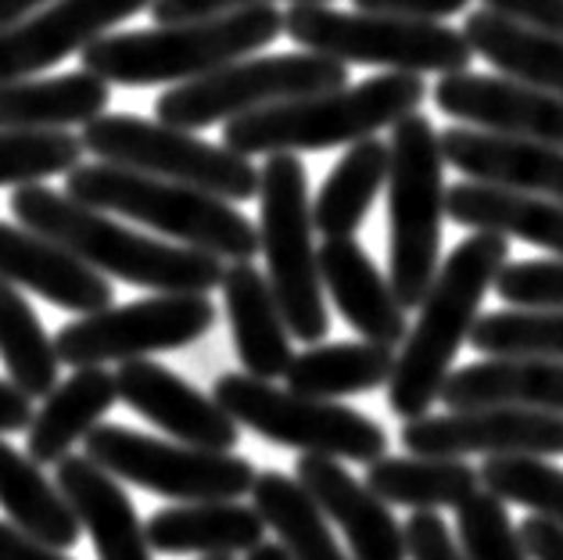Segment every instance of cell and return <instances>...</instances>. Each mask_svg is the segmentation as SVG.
Listing matches in <instances>:
<instances>
[{"mask_svg":"<svg viewBox=\"0 0 563 560\" xmlns=\"http://www.w3.org/2000/svg\"><path fill=\"white\" fill-rule=\"evenodd\" d=\"M223 303L244 374L263 381L284 377L295 360V334L266 273L252 263H230L223 273Z\"/></svg>","mask_w":563,"mask_h":560,"instance_id":"obj_23","label":"cell"},{"mask_svg":"<svg viewBox=\"0 0 563 560\" xmlns=\"http://www.w3.org/2000/svg\"><path fill=\"white\" fill-rule=\"evenodd\" d=\"M506 259H510V238L492 234V230H474L449 252V259H442L388 381V406L395 417L413 420L431 414L434 403H442L456 352L463 341H471L481 303L496 288Z\"/></svg>","mask_w":563,"mask_h":560,"instance_id":"obj_1","label":"cell"},{"mask_svg":"<svg viewBox=\"0 0 563 560\" xmlns=\"http://www.w3.org/2000/svg\"><path fill=\"white\" fill-rule=\"evenodd\" d=\"M201 560H233V557H201Z\"/></svg>","mask_w":563,"mask_h":560,"instance_id":"obj_50","label":"cell"},{"mask_svg":"<svg viewBox=\"0 0 563 560\" xmlns=\"http://www.w3.org/2000/svg\"><path fill=\"white\" fill-rule=\"evenodd\" d=\"M0 560H68V557H62L58 546L33 539L19 525L0 521Z\"/></svg>","mask_w":563,"mask_h":560,"instance_id":"obj_45","label":"cell"},{"mask_svg":"<svg viewBox=\"0 0 563 560\" xmlns=\"http://www.w3.org/2000/svg\"><path fill=\"white\" fill-rule=\"evenodd\" d=\"M388 220H391V288L406 309L428 298L442 266L445 220V152L428 116H406L391 127Z\"/></svg>","mask_w":563,"mask_h":560,"instance_id":"obj_6","label":"cell"},{"mask_svg":"<svg viewBox=\"0 0 563 560\" xmlns=\"http://www.w3.org/2000/svg\"><path fill=\"white\" fill-rule=\"evenodd\" d=\"M112 84L98 73H65L51 79L0 84V130H65L104 116Z\"/></svg>","mask_w":563,"mask_h":560,"instance_id":"obj_28","label":"cell"},{"mask_svg":"<svg viewBox=\"0 0 563 560\" xmlns=\"http://www.w3.org/2000/svg\"><path fill=\"white\" fill-rule=\"evenodd\" d=\"M352 4L360 11H377V15L442 22L449 15H460V11H466L471 0H352Z\"/></svg>","mask_w":563,"mask_h":560,"instance_id":"obj_43","label":"cell"},{"mask_svg":"<svg viewBox=\"0 0 563 560\" xmlns=\"http://www.w3.org/2000/svg\"><path fill=\"white\" fill-rule=\"evenodd\" d=\"M406 553L409 560H471L438 510H413L406 517Z\"/></svg>","mask_w":563,"mask_h":560,"instance_id":"obj_41","label":"cell"},{"mask_svg":"<svg viewBox=\"0 0 563 560\" xmlns=\"http://www.w3.org/2000/svg\"><path fill=\"white\" fill-rule=\"evenodd\" d=\"M445 216L466 230H492V234L503 238H520L563 259V201L556 198L460 180L445 195Z\"/></svg>","mask_w":563,"mask_h":560,"instance_id":"obj_25","label":"cell"},{"mask_svg":"<svg viewBox=\"0 0 563 560\" xmlns=\"http://www.w3.org/2000/svg\"><path fill=\"white\" fill-rule=\"evenodd\" d=\"M284 33V11L273 4L241 8L227 15L158 25L141 33H104L84 51V68L112 87L190 84L230 62L269 47Z\"/></svg>","mask_w":563,"mask_h":560,"instance_id":"obj_4","label":"cell"},{"mask_svg":"<svg viewBox=\"0 0 563 560\" xmlns=\"http://www.w3.org/2000/svg\"><path fill=\"white\" fill-rule=\"evenodd\" d=\"M119 399V381L108 374L104 366H76V374L54 388L44 406L36 409L30 439H25V453H30L40 468L44 463H58L68 457L79 439L101 425V417Z\"/></svg>","mask_w":563,"mask_h":560,"instance_id":"obj_27","label":"cell"},{"mask_svg":"<svg viewBox=\"0 0 563 560\" xmlns=\"http://www.w3.org/2000/svg\"><path fill=\"white\" fill-rule=\"evenodd\" d=\"M363 482L391 507L409 510H456L481 488V471L452 457H380L366 463Z\"/></svg>","mask_w":563,"mask_h":560,"instance_id":"obj_31","label":"cell"},{"mask_svg":"<svg viewBox=\"0 0 563 560\" xmlns=\"http://www.w3.org/2000/svg\"><path fill=\"white\" fill-rule=\"evenodd\" d=\"M442 152L449 166H456L466 180L563 201V147L556 144L477 127H452L442 133Z\"/></svg>","mask_w":563,"mask_h":560,"instance_id":"obj_20","label":"cell"},{"mask_svg":"<svg viewBox=\"0 0 563 560\" xmlns=\"http://www.w3.org/2000/svg\"><path fill=\"white\" fill-rule=\"evenodd\" d=\"M0 507L11 525L58 550H68L84 536V525L58 482H51L30 453H19L4 439H0Z\"/></svg>","mask_w":563,"mask_h":560,"instance_id":"obj_30","label":"cell"},{"mask_svg":"<svg viewBox=\"0 0 563 560\" xmlns=\"http://www.w3.org/2000/svg\"><path fill=\"white\" fill-rule=\"evenodd\" d=\"M252 503L266 525L277 531L291 560H352L331 536V517L298 477L284 471H263L252 485Z\"/></svg>","mask_w":563,"mask_h":560,"instance_id":"obj_34","label":"cell"},{"mask_svg":"<svg viewBox=\"0 0 563 560\" xmlns=\"http://www.w3.org/2000/svg\"><path fill=\"white\" fill-rule=\"evenodd\" d=\"M442 403L449 409L520 406L563 414V360L545 356H492L452 371Z\"/></svg>","mask_w":563,"mask_h":560,"instance_id":"obj_24","label":"cell"},{"mask_svg":"<svg viewBox=\"0 0 563 560\" xmlns=\"http://www.w3.org/2000/svg\"><path fill=\"white\" fill-rule=\"evenodd\" d=\"M395 349L377 341H334L298 352L287 366V388L312 399H349V395L377 392L395 374Z\"/></svg>","mask_w":563,"mask_h":560,"instance_id":"obj_32","label":"cell"},{"mask_svg":"<svg viewBox=\"0 0 563 560\" xmlns=\"http://www.w3.org/2000/svg\"><path fill=\"white\" fill-rule=\"evenodd\" d=\"M216 327L209 295L155 292L141 303L108 306L65 323L54 345L65 366H101L147 360L151 352H176L195 345Z\"/></svg>","mask_w":563,"mask_h":560,"instance_id":"obj_13","label":"cell"},{"mask_svg":"<svg viewBox=\"0 0 563 560\" xmlns=\"http://www.w3.org/2000/svg\"><path fill=\"white\" fill-rule=\"evenodd\" d=\"M33 399L25 395L15 381H4L0 377V435H11V431H30L33 425Z\"/></svg>","mask_w":563,"mask_h":560,"instance_id":"obj_47","label":"cell"},{"mask_svg":"<svg viewBox=\"0 0 563 560\" xmlns=\"http://www.w3.org/2000/svg\"><path fill=\"white\" fill-rule=\"evenodd\" d=\"M244 560H291V553L284 550V542H258L255 550H249V557Z\"/></svg>","mask_w":563,"mask_h":560,"instance_id":"obj_49","label":"cell"},{"mask_svg":"<svg viewBox=\"0 0 563 560\" xmlns=\"http://www.w3.org/2000/svg\"><path fill=\"white\" fill-rule=\"evenodd\" d=\"M119 399L151 425L169 431L176 442L216 449V453H233L241 442V425L233 420L216 395L198 392L190 381L173 374L169 366L151 360L119 363Z\"/></svg>","mask_w":563,"mask_h":560,"instance_id":"obj_17","label":"cell"},{"mask_svg":"<svg viewBox=\"0 0 563 560\" xmlns=\"http://www.w3.org/2000/svg\"><path fill=\"white\" fill-rule=\"evenodd\" d=\"M0 281L30 288L51 306L79 312V317L101 312L115 303V288L101 270L84 263L65 244L4 220H0Z\"/></svg>","mask_w":563,"mask_h":560,"instance_id":"obj_18","label":"cell"},{"mask_svg":"<svg viewBox=\"0 0 563 560\" xmlns=\"http://www.w3.org/2000/svg\"><path fill=\"white\" fill-rule=\"evenodd\" d=\"M79 136L98 162L201 187L227 201L258 198L263 169H255L249 155L233 152L227 144L201 141L195 130L141 116H98Z\"/></svg>","mask_w":563,"mask_h":560,"instance_id":"obj_10","label":"cell"},{"mask_svg":"<svg viewBox=\"0 0 563 560\" xmlns=\"http://www.w3.org/2000/svg\"><path fill=\"white\" fill-rule=\"evenodd\" d=\"M463 33L477 58L499 68L503 76L563 94V36L531 30V25L506 19L492 8L471 11Z\"/></svg>","mask_w":563,"mask_h":560,"instance_id":"obj_29","label":"cell"},{"mask_svg":"<svg viewBox=\"0 0 563 560\" xmlns=\"http://www.w3.org/2000/svg\"><path fill=\"white\" fill-rule=\"evenodd\" d=\"M11 216L36 234L65 244L104 277H119L136 288L187 295L223 288L227 266L219 255L147 238L141 230L108 220L101 209H90L44 184H22L11 190Z\"/></svg>","mask_w":563,"mask_h":560,"instance_id":"obj_2","label":"cell"},{"mask_svg":"<svg viewBox=\"0 0 563 560\" xmlns=\"http://www.w3.org/2000/svg\"><path fill=\"white\" fill-rule=\"evenodd\" d=\"M0 363L8 381H15L30 399H47L58 388V345L44 331L30 298L8 281H0Z\"/></svg>","mask_w":563,"mask_h":560,"instance_id":"obj_35","label":"cell"},{"mask_svg":"<svg viewBox=\"0 0 563 560\" xmlns=\"http://www.w3.org/2000/svg\"><path fill=\"white\" fill-rule=\"evenodd\" d=\"M496 295L517 309H563V259H525L506 263Z\"/></svg>","mask_w":563,"mask_h":560,"instance_id":"obj_40","label":"cell"},{"mask_svg":"<svg viewBox=\"0 0 563 560\" xmlns=\"http://www.w3.org/2000/svg\"><path fill=\"white\" fill-rule=\"evenodd\" d=\"M485 4L506 19L531 25V30L563 36V0H485Z\"/></svg>","mask_w":563,"mask_h":560,"instance_id":"obj_44","label":"cell"},{"mask_svg":"<svg viewBox=\"0 0 563 560\" xmlns=\"http://www.w3.org/2000/svg\"><path fill=\"white\" fill-rule=\"evenodd\" d=\"M477 471L496 496L563 528V468L545 457H488Z\"/></svg>","mask_w":563,"mask_h":560,"instance_id":"obj_38","label":"cell"},{"mask_svg":"<svg viewBox=\"0 0 563 560\" xmlns=\"http://www.w3.org/2000/svg\"><path fill=\"white\" fill-rule=\"evenodd\" d=\"M320 273L345 323L377 345H402L409 334L406 306L398 303L391 277H384L360 241L327 238L320 244Z\"/></svg>","mask_w":563,"mask_h":560,"instance_id":"obj_21","label":"cell"},{"mask_svg":"<svg viewBox=\"0 0 563 560\" xmlns=\"http://www.w3.org/2000/svg\"><path fill=\"white\" fill-rule=\"evenodd\" d=\"M456 531L471 560H531L525 539L510 521L506 499L485 485L456 507Z\"/></svg>","mask_w":563,"mask_h":560,"instance_id":"obj_39","label":"cell"},{"mask_svg":"<svg viewBox=\"0 0 563 560\" xmlns=\"http://www.w3.org/2000/svg\"><path fill=\"white\" fill-rule=\"evenodd\" d=\"M284 33L301 51L327 54L345 65H377L388 73H466L474 47L466 33L442 22L377 15V11H338L331 4H291Z\"/></svg>","mask_w":563,"mask_h":560,"instance_id":"obj_7","label":"cell"},{"mask_svg":"<svg viewBox=\"0 0 563 560\" xmlns=\"http://www.w3.org/2000/svg\"><path fill=\"white\" fill-rule=\"evenodd\" d=\"M471 345L485 356L563 360V309H499L477 317Z\"/></svg>","mask_w":563,"mask_h":560,"instance_id":"obj_36","label":"cell"},{"mask_svg":"<svg viewBox=\"0 0 563 560\" xmlns=\"http://www.w3.org/2000/svg\"><path fill=\"white\" fill-rule=\"evenodd\" d=\"M316 220L309 201V176L295 152L266 155L258 180V244H263L266 277L298 341L320 345L331 331V312L323 303L320 252L312 244Z\"/></svg>","mask_w":563,"mask_h":560,"instance_id":"obj_8","label":"cell"},{"mask_svg":"<svg viewBox=\"0 0 563 560\" xmlns=\"http://www.w3.org/2000/svg\"><path fill=\"white\" fill-rule=\"evenodd\" d=\"M84 152V136L68 130H0V187L73 173Z\"/></svg>","mask_w":563,"mask_h":560,"instance_id":"obj_37","label":"cell"},{"mask_svg":"<svg viewBox=\"0 0 563 560\" xmlns=\"http://www.w3.org/2000/svg\"><path fill=\"white\" fill-rule=\"evenodd\" d=\"M423 98L428 84L420 73H380L363 84L320 90L230 119L223 127V144L249 158L277 152H331L395 127L398 119L413 116Z\"/></svg>","mask_w":563,"mask_h":560,"instance_id":"obj_3","label":"cell"},{"mask_svg":"<svg viewBox=\"0 0 563 560\" xmlns=\"http://www.w3.org/2000/svg\"><path fill=\"white\" fill-rule=\"evenodd\" d=\"M212 395L241 428H252L277 446L349 463H374L388 457V431L360 409L334 399L273 388L269 381L252 374H219Z\"/></svg>","mask_w":563,"mask_h":560,"instance_id":"obj_9","label":"cell"},{"mask_svg":"<svg viewBox=\"0 0 563 560\" xmlns=\"http://www.w3.org/2000/svg\"><path fill=\"white\" fill-rule=\"evenodd\" d=\"M295 477L309 488L323 514L345 531L352 560H406V528L395 521L391 503H384L374 488L334 457L301 453Z\"/></svg>","mask_w":563,"mask_h":560,"instance_id":"obj_19","label":"cell"},{"mask_svg":"<svg viewBox=\"0 0 563 560\" xmlns=\"http://www.w3.org/2000/svg\"><path fill=\"white\" fill-rule=\"evenodd\" d=\"M402 449L417 457H563V414L520 406L449 409L402 420Z\"/></svg>","mask_w":563,"mask_h":560,"instance_id":"obj_14","label":"cell"},{"mask_svg":"<svg viewBox=\"0 0 563 560\" xmlns=\"http://www.w3.org/2000/svg\"><path fill=\"white\" fill-rule=\"evenodd\" d=\"M54 468H58L54 482H58L65 499L73 503L84 531L93 539L98 560H151L147 525H141L133 499L119 485L115 474H108L87 453H68Z\"/></svg>","mask_w":563,"mask_h":560,"instance_id":"obj_22","label":"cell"},{"mask_svg":"<svg viewBox=\"0 0 563 560\" xmlns=\"http://www.w3.org/2000/svg\"><path fill=\"white\" fill-rule=\"evenodd\" d=\"M87 457L98 460L119 482L141 485L147 493L176 503L241 499L252 493L255 468L238 453H216L187 442H162L119 425H98L87 435Z\"/></svg>","mask_w":563,"mask_h":560,"instance_id":"obj_12","label":"cell"},{"mask_svg":"<svg viewBox=\"0 0 563 560\" xmlns=\"http://www.w3.org/2000/svg\"><path fill=\"white\" fill-rule=\"evenodd\" d=\"M44 4H54V0H0V30L44 11Z\"/></svg>","mask_w":563,"mask_h":560,"instance_id":"obj_48","label":"cell"},{"mask_svg":"<svg viewBox=\"0 0 563 560\" xmlns=\"http://www.w3.org/2000/svg\"><path fill=\"white\" fill-rule=\"evenodd\" d=\"M65 195L101 212H119L187 249L212 252L230 263H252L258 244V227L227 198L201 187L162 180L141 169L90 162L65 173Z\"/></svg>","mask_w":563,"mask_h":560,"instance_id":"obj_5","label":"cell"},{"mask_svg":"<svg viewBox=\"0 0 563 560\" xmlns=\"http://www.w3.org/2000/svg\"><path fill=\"white\" fill-rule=\"evenodd\" d=\"M263 4H277V0H155L151 4V19L158 25H176V22L227 15V11H241V8H263ZM291 4H331V0H291Z\"/></svg>","mask_w":563,"mask_h":560,"instance_id":"obj_42","label":"cell"},{"mask_svg":"<svg viewBox=\"0 0 563 560\" xmlns=\"http://www.w3.org/2000/svg\"><path fill=\"white\" fill-rule=\"evenodd\" d=\"M155 0H54L51 8L0 30V84L30 79L76 51H87L112 25L147 11Z\"/></svg>","mask_w":563,"mask_h":560,"instance_id":"obj_15","label":"cell"},{"mask_svg":"<svg viewBox=\"0 0 563 560\" xmlns=\"http://www.w3.org/2000/svg\"><path fill=\"white\" fill-rule=\"evenodd\" d=\"M349 84V65L316 51L241 58L190 84H176L155 101V116L169 127L205 130L212 122H230L258 108L309 98Z\"/></svg>","mask_w":563,"mask_h":560,"instance_id":"obj_11","label":"cell"},{"mask_svg":"<svg viewBox=\"0 0 563 560\" xmlns=\"http://www.w3.org/2000/svg\"><path fill=\"white\" fill-rule=\"evenodd\" d=\"M434 105L477 130L563 147V94L520 84L510 76H477L466 68L438 79Z\"/></svg>","mask_w":563,"mask_h":560,"instance_id":"obj_16","label":"cell"},{"mask_svg":"<svg viewBox=\"0 0 563 560\" xmlns=\"http://www.w3.org/2000/svg\"><path fill=\"white\" fill-rule=\"evenodd\" d=\"M520 539H525L531 560H563V528H556L539 514H531L520 525Z\"/></svg>","mask_w":563,"mask_h":560,"instance_id":"obj_46","label":"cell"},{"mask_svg":"<svg viewBox=\"0 0 563 560\" xmlns=\"http://www.w3.org/2000/svg\"><path fill=\"white\" fill-rule=\"evenodd\" d=\"M266 517L258 507H244L238 499L184 503L162 507L147 517V542L158 553H201V557H233L249 553L266 542Z\"/></svg>","mask_w":563,"mask_h":560,"instance_id":"obj_26","label":"cell"},{"mask_svg":"<svg viewBox=\"0 0 563 560\" xmlns=\"http://www.w3.org/2000/svg\"><path fill=\"white\" fill-rule=\"evenodd\" d=\"M391 169V147L366 136L360 144H349V152L323 180L320 195L312 201V220L316 230L327 238H355V230L363 227L366 212L374 209L380 187H388Z\"/></svg>","mask_w":563,"mask_h":560,"instance_id":"obj_33","label":"cell"}]
</instances>
